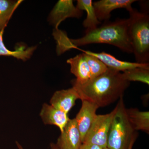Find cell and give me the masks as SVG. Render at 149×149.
<instances>
[{"label":"cell","instance_id":"1","mask_svg":"<svg viewBox=\"0 0 149 149\" xmlns=\"http://www.w3.org/2000/svg\"><path fill=\"white\" fill-rule=\"evenodd\" d=\"M129 22V19H118L85 32L83 37L77 39H69L64 32L59 29L55 30L53 35L56 41L58 55L70 49L92 44H108L117 47L123 52L133 53L128 36Z\"/></svg>","mask_w":149,"mask_h":149},{"label":"cell","instance_id":"2","mask_svg":"<svg viewBox=\"0 0 149 149\" xmlns=\"http://www.w3.org/2000/svg\"><path fill=\"white\" fill-rule=\"evenodd\" d=\"M71 83L80 100L92 102L99 107L107 106L120 99L130 85L122 73L109 68L85 84H79L74 80Z\"/></svg>","mask_w":149,"mask_h":149},{"label":"cell","instance_id":"3","mask_svg":"<svg viewBox=\"0 0 149 149\" xmlns=\"http://www.w3.org/2000/svg\"><path fill=\"white\" fill-rule=\"evenodd\" d=\"M129 13L128 36L136 62L149 63V15L135 9Z\"/></svg>","mask_w":149,"mask_h":149},{"label":"cell","instance_id":"4","mask_svg":"<svg viewBox=\"0 0 149 149\" xmlns=\"http://www.w3.org/2000/svg\"><path fill=\"white\" fill-rule=\"evenodd\" d=\"M108 137L107 148L109 149H128L131 141L137 134L128 120L123 96L115 108Z\"/></svg>","mask_w":149,"mask_h":149},{"label":"cell","instance_id":"5","mask_svg":"<svg viewBox=\"0 0 149 149\" xmlns=\"http://www.w3.org/2000/svg\"><path fill=\"white\" fill-rule=\"evenodd\" d=\"M115 109L107 114L97 115L83 143L93 144L105 148L107 147L108 137Z\"/></svg>","mask_w":149,"mask_h":149},{"label":"cell","instance_id":"6","mask_svg":"<svg viewBox=\"0 0 149 149\" xmlns=\"http://www.w3.org/2000/svg\"><path fill=\"white\" fill-rule=\"evenodd\" d=\"M83 11L74 6L72 0H60L56 4L49 17L50 23L55 27L56 29L61 22L68 17L80 18Z\"/></svg>","mask_w":149,"mask_h":149},{"label":"cell","instance_id":"7","mask_svg":"<svg viewBox=\"0 0 149 149\" xmlns=\"http://www.w3.org/2000/svg\"><path fill=\"white\" fill-rule=\"evenodd\" d=\"M82 143L75 118L70 119L59 136L56 146L58 149H79Z\"/></svg>","mask_w":149,"mask_h":149},{"label":"cell","instance_id":"8","mask_svg":"<svg viewBox=\"0 0 149 149\" xmlns=\"http://www.w3.org/2000/svg\"><path fill=\"white\" fill-rule=\"evenodd\" d=\"M135 0H100L93 2L96 15L100 21H107L110 18L111 13L116 9L124 8L130 13L134 10L132 4Z\"/></svg>","mask_w":149,"mask_h":149},{"label":"cell","instance_id":"9","mask_svg":"<svg viewBox=\"0 0 149 149\" xmlns=\"http://www.w3.org/2000/svg\"><path fill=\"white\" fill-rule=\"evenodd\" d=\"M82 102L81 108L74 118L83 143L86 134L97 116L96 111L100 107L92 102L86 100Z\"/></svg>","mask_w":149,"mask_h":149},{"label":"cell","instance_id":"10","mask_svg":"<svg viewBox=\"0 0 149 149\" xmlns=\"http://www.w3.org/2000/svg\"><path fill=\"white\" fill-rule=\"evenodd\" d=\"M80 50L84 53L94 56L99 59L108 68L118 72H123L125 70L136 68H143L149 69V63H141L137 62L122 61L118 59L113 56L105 52L95 53L91 51Z\"/></svg>","mask_w":149,"mask_h":149},{"label":"cell","instance_id":"11","mask_svg":"<svg viewBox=\"0 0 149 149\" xmlns=\"http://www.w3.org/2000/svg\"><path fill=\"white\" fill-rule=\"evenodd\" d=\"M78 99H80V96L76 89L72 87L56 91L51 98L50 104L57 109L68 114Z\"/></svg>","mask_w":149,"mask_h":149},{"label":"cell","instance_id":"12","mask_svg":"<svg viewBox=\"0 0 149 149\" xmlns=\"http://www.w3.org/2000/svg\"><path fill=\"white\" fill-rule=\"evenodd\" d=\"M40 116L44 124L55 125L58 127L61 132L70 120L68 114L46 103L43 104Z\"/></svg>","mask_w":149,"mask_h":149},{"label":"cell","instance_id":"13","mask_svg":"<svg viewBox=\"0 0 149 149\" xmlns=\"http://www.w3.org/2000/svg\"><path fill=\"white\" fill-rule=\"evenodd\" d=\"M67 63L70 65V72L76 77V83L84 84L91 79L90 68L83 53L69 59Z\"/></svg>","mask_w":149,"mask_h":149},{"label":"cell","instance_id":"14","mask_svg":"<svg viewBox=\"0 0 149 149\" xmlns=\"http://www.w3.org/2000/svg\"><path fill=\"white\" fill-rule=\"evenodd\" d=\"M128 120L133 129L149 133V112L140 111L138 109H126Z\"/></svg>","mask_w":149,"mask_h":149},{"label":"cell","instance_id":"15","mask_svg":"<svg viewBox=\"0 0 149 149\" xmlns=\"http://www.w3.org/2000/svg\"><path fill=\"white\" fill-rule=\"evenodd\" d=\"M76 7L87 13V17L83 22V26L86 28L85 32L96 29L101 24L96 15L92 0H78Z\"/></svg>","mask_w":149,"mask_h":149},{"label":"cell","instance_id":"16","mask_svg":"<svg viewBox=\"0 0 149 149\" xmlns=\"http://www.w3.org/2000/svg\"><path fill=\"white\" fill-rule=\"evenodd\" d=\"M4 31V29L0 31V56H10L24 61L30 58L37 47H26V46L20 45L17 46L15 51L9 50L6 47L3 42Z\"/></svg>","mask_w":149,"mask_h":149},{"label":"cell","instance_id":"17","mask_svg":"<svg viewBox=\"0 0 149 149\" xmlns=\"http://www.w3.org/2000/svg\"><path fill=\"white\" fill-rule=\"evenodd\" d=\"M22 1L0 0V31L6 27L15 11Z\"/></svg>","mask_w":149,"mask_h":149},{"label":"cell","instance_id":"18","mask_svg":"<svg viewBox=\"0 0 149 149\" xmlns=\"http://www.w3.org/2000/svg\"><path fill=\"white\" fill-rule=\"evenodd\" d=\"M124 78L130 82L136 81L149 84V69L143 68H136L125 70L122 72Z\"/></svg>","mask_w":149,"mask_h":149},{"label":"cell","instance_id":"19","mask_svg":"<svg viewBox=\"0 0 149 149\" xmlns=\"http://www.w3.org/2000/svg\"><path fill=\"white\" fill-rule=\"evenodd\" d=\"M83 53L90 68L91 79L101 75L108 69L107 67L96 57L84 53Z\"/></svg>","mask_w":149,"mask_h":149},{"label":"cell","instance_id":"20","mask_svg":"<svg viewBox=\"0 0 149 149\" xmlns=\"http://www.w3.org/2000/svg\"><path fill=\"white\" fill-rule=\"evenodd\" d=\"M103 148L93 145V144L85 143H83L79 149H104Z\"/></svg>","mask_w":149,"mask_h":149},{"label":"cell","instance_id":"21","mask_svg":"<svg viewBox=\"0 0 149 149\" xmlns=\"http://www.w3.org/2000/svg\"><path fill=\"white\" fill-rule=\"evenodd\" d=\"M136 138H135L132 140L131 141V143H130V146H129L128 149H132L133 145H134V143H135V141H136Z\"/></svg>","mask_w":149,"mask_h":149},{"label":"cell","instance_id":"22","mask_svg":"<svg viewBox=\"0 0 149 149\" xmlns=\"http://www.w3.org/2000/svg\"><path fill=\"white\" fill-rule=\"evenodd\" d=\"M50 147L51 149H58L56 146V144L54 143H51L50 145Z\"/></svg>","mask_w":149,"mask_h":149},{"label":"cell","instance_id":"23","mask_svg":"<svg viewBox=\"0 0 149 149\" xmlns=\"http://www.w3.org/2000/svg\"><path fill=\"white\" fill-rule=\"evenodd\" d=\"M16 144L17 146L18 149H24L22 147V146L21 145H20V144H19L18 142H17V141H16Z\"/></svg>","mask_w":149,"mask_h":149},{"label":"cell","instance_id":"24","mask_svg":"<svg viewBox=\"0 0 149 149\" xmlns=\"http://www.w3.org/2000/svg\"><path fill=\"white\" fill-rule=\"evenodd\" d=\"M104 149H109L108 148H104Z\"/></svg>","mask_w":149,"mask_h":149}]
</instances>
